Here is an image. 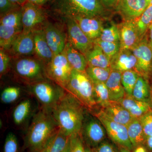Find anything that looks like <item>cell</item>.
I'll return each mask as SVG.
<instances>
[{
    "label": "cell",
    "mask_w": 152,
    "mask_h": 152,
    "mask_svg": "<svg viewBox=\"0 0 152 152\" xmlns=\"http://www.w3.org/2000/svg\"><path fill=\"white\" fill-rule=\"evenodd\" d=\"M70 152H86L80 133L70 136Z\"/></svg>",
    "instance_id": "cell-38"
},
{
    "label": "cell",
    "mask_w": 152,
    "mask_h": 152,
    "mask_svg": "<svg viewBox=\"0 0 152 152\" xmlns=\"http://www.w3.org/2000/svg\"><path fill=\"white\" fill-rule=\"evenodd\" d=\"M145 142L148 148L150 150H152V135L147 137Z\"/></svg>",
    "instance_id": "cell-46"
},
{
    "label": "cell",
    "mask_w": 152,
    "mask_h": 152,
    "mask_svg": "<svg viewBox=\"0 0 152 152\" xmlns=\"http://www.w3.org/2000/svg\"><path fill=\"white\" fill-rule=\"evenodd\" d=\"M64 18L67 29L68 42L75 48L86 56L94 47V41L83 32L74 19Z\"/></svg>",
    "instance_id": "cell-9"
},
{
    "label": "cell",
    "mask_w": 152,
    "mask_h": 152,
    "mask_svg": "<svg viewBox=\"0 0 152 152\" xmlns=\"http://www.w3.org/2000/svg\"><path fill=\"white\" fill-rule=\"evenodd\" d=\"M54 7L63 18H99L105 9L99 0H54Z\"/></svg>",
    "instance_id": "cell-3"
},
{
    "label": "cell",
    "mask_w": 152,
    "mask_h": 152,
    "mask_svg": "<svg viewBox=\"0 0 152 152\" xmlns=\"http://www.w3.org/2000/svg\"><path fill=\"white\" fill-rule=\"evenodd\" d=\"M86 58L88 66L111 68L110 60L104 53L97 44L94 43L93 48L88 53Z\"/></svg>",
    "instance_id": "cell-25"
},
{
    "label": "cell",
    "mask_w": 152,
    "mask_h": 152,
    "mask_svg": "<svg viewBox=\"0 0 152 152\" xmlns=\"http://www.w3.org/2000/svg\"><path fill=\"white\" fill-rule=\"evenodd\" d=\"M132 96L137 100L148 102L150 96V88L146 80L139 76L133 90Z\"/></svg>",
    "instance_id": "cell-31"
},
{
    "label": "cell",
    "mask_w": 152,
    "mask_h": 152,
    "mask_svg": "<svg viewBox=\"0 0 152 152\" xmlns=\"http://www.w3.org/2000/svg\"><path fill=\"white\" fill-rule=\"evenodd\" d=\"M135 150L134 152H146L145 149L143 147L141 146L137 147Z\"/></svg>",
    "instance_id": "cell-49"
},
{
    "label": "cell",
    "mask_w": 152,
    "mask_h": 152,
    "mask_svg": "<svg viewBox=\"0 0 152 152\" xmlns=\"http://www.w3.org/2000/svg\"><path fill=\"white\" fill-rule=\"evenodd\" d=\"M31 152H35V151H31Z\"/></svg>",
    "instance_id": "cell-54"
},
{
    "label": "cell",
    "mask_w": 152,
    "mask_h": 152,
    "mask_svg": "<svg viewBox=\"0 0 152 152\" xmlns=\"http://www.w3.org/2000/svg\"><path fill=\"white\" fill-rule=\"evenodd\" d=\"M14 69L17 75L28 85L45 80L46 76L45 68L41 61L33 58H21L17 60Z\"/></svg>",
    "instance_id": "cell-6"
},
{
    "label": "cell",
    "mask_w": 152,
    "mask_h": 152,
    "mask_svg": "<svg viewBox=\"0 0 152 152\" xmlns=\"http://www.w3.org/2000/svg\"><path fill=\"white\" fill-rule=\"evenodd\" d=\"M70 137L67 136L60 129L47 141L37 152H61L67 145Z\"/></svg>",
    "instance_id": "cell-23"
},
{
    "label": "cell",
    "mask_w": 152,
    "mask_h": 152,
    "mask_svg": "<svg viewBox=\"0 0 152 152\" xmlns=\"http://www.w3.org/2000/svg\"><path fill=\"white\" fill-rule=\"evenodd\" d=\"M59 129L52 110L41 108L33 117L25 139L26 146L31 151L37 152Z\"/></svg>",
    "instance_id": "cell-2"
},
{
    "label": "cell",
    "mask_w": 152,
    "mask_h": 152,
    "mask_svg": "<svg viewBox=\"0 0 152 152\" xmlns=\"http://www.w3.org/2000/svg\"><path fill=\"white\" fill-rule=\"evenodd\" d=\"M99 1L105 8H110L114 7H115L118 2V0H99Z\"/></svg>",
    "instance_id": "cell-44"
},
{
    "label": "cell",
    "mask_w": 152,
    "mask_h": 152,
    "mask_svg": "<svg viewBox=\"0 0 152 152\" xmlns=\"http://www.w3.org/2000/svg\"><path fill=\"white\" fill-rule=\"evenodd\" d=\"M94 99L97 105L104 108L111 103L105 83L92 82Z\"/></svg>",
    "instance_id": "cell-29"
},
{
    "label": "cell",
    "mask_w": 152,
    "mask_h": 152,
    "mask_svg": "<svg viewBox=\"0 0 152 152\" xmlns=\"http://www.w3.org/2000/svg\"><path fill=\"white\" fill-rule=\"evenodd\" d=\"M139 75L134 70L122 72L121 74V83L126 94H132L133 90Z\"/></svg>",
    "instance_id": "cell-34"
},
{
    "label": "cell",
    "mask_w": 152,
    "mask_h": 152,
    "mask_svg": "<svg viewBox=\"0 0 152 152\" xmlns=\"http://www.w3.org/2000/svg\"><path fill=\"white\" fill-rule=\"evenodd\" d=\"M118 27L121 50H131L141 40L135 20H125Z\"/></svg>",
    "instance_id": "cell-14"
},
{
    "label": "cell",
    "mask_w": 152,
    "mask_h": 152,
    "mask_svg": "<svg viewBox=\"0 0 152 152\" xmlns=\"http://www.w3.org/2000/svg\"><path fill=\"white\" fill-rule=\"evenodd\" d=\"M10 50L18 56H29L34 54L33 31H22L15 39Z\"/></svg>",
    "instance_id": "cell-16"
},
{
    "label": "cell",
    "mask_w": 152,
    "mask_h": 152,
    "mask_svg": "<svg viewBox=\"0 0 152 152\" xmlns=\"http://www.w3.org/2000/svg\"><path fill=\"white\" fill-rule=\"evenodd\" d=\"M31 102L27 99L22 101L16 107L13 113L14 123L18 126L22 125L26 121L31 110Z\"/></svg>",
    "instance_id": "cell-28"
},
{
    "label": "cell",
    "mask_w": 152,
    "mask_h": 152,
    "mask_svg": "<svg viewBox=\"0 0 152 152\" xmlns=\"http://www.w3.org/2000/svg\"><path fill=\"white\" fill-rule=\"evenodd\" d=\"M105 131L104 126L98 119L91 117L87 120L84 119L80 133L87 143L96 147L103 141L106 137Z\"/></svg>",
    "instance_id": "cell-12"
},
{
    "label": "cell",
    "mask_w": 152,
    "mask_h": 152,
    "mask_svg": "<svg viewBox=\"0 0 152 152\" xmlns=\"http://www.w3.org/2000/svg\"><path fill=\"white\" fill-rule=\"evenodd\" d=\"M20 94V88L19 87H7L3 90L1 94V101L4 103H12L18 99Z\"/></svg>",
    "instance_id": "cell-37"
},
{
    "label": "cell",
    "mask_w": 152,
    "mask_h": 152,
    "mask_svg": "<svg viewBox=\"0 0 152 152\" xmlns=\"http://www.w3.org/2000/svg\"><path fill=\"white\" fill-rule=\"evenodd\" d=\"M94 152H119L115 147L108 142H102L95 147Z\"/></svg>",
    "instance_id": "cell-43"
},
{
    "label": "cell",
    "mask_w": 152,
    "mask_h": 152,
    "mask_svg": "<svg viewBox=\"0 0 152 152\" xmlns=\"http://www.w3.org/2000/svg\"><path fill=\"white\" fill-rule=\"evenodd\" d=\"M94 115L102 123L109 137L115 143L130 151L134 149L129 138L126 126L114 121L102 110Z\"/></svg>",
    "instance_id": "cell-8"
},
{
    "label": "cell",
    "mask_w": 152,
    "mask_h": 152,
    "mask_svg": "<svg viewBox=\"0 0 152 152\" xmlns=\"http://www.w3.org/2000/svg\"><path fill=\"white\" fill-rule=\"evenodd\" d=\"M111 68L88 66L86 72L92 82L105 83L111 72Z\"/></svg>",
    "instance_id": "cell-33"
},
{
    "label": "cell",
    "mask_w": 152,
    "mask_h": 152,
    "mask_svg": "<svg viewBox=\"0 0 152 152\" xmlns=\"http://www.w3.org/2000/svg\"><path fill=\"white\" fill-rule=\"evenodd\" d=\"M119 152H131L130 150L124 147L119 146Z\"/></svg>",
    "instance_id": "cell-51"
},
{
    "label": "cell",
    "mask_w": 152,
    "mask_h": 152,
    "mask_svg": "<svg viewBox=\"0 0 152 152\" xmlns=\"http://www.w3.org/2000/svg\"><path fill=\"white\" fill-rule=\"evenodd\" d=\"M148 7L149 6L152 5V0H146Z\"/></svg>",
    "instance_id": "cell-52"
},
{
    "label": "cell",
    "mask_w": 152,
    "mask_h": 152,
    "mask_svg": "<svg viewBox=\"0 0 152 152\" xmlns=\"http://www.w3.org/2000/svg\"><path fill=\"white\" fill-rule=\"evenodd\" d=\"M21 13L23 31L40 28L46 22V15L40 6L27 1L21 6Z\"/></svg>",
    "instance_id": "cell-10"
},
{
    "label": "cell",
    "mask_w": 152,
    "mask_h": 152,
    "mask_svg": "<svg viewBox=\"0 0 152 152\" xmlns=\"http://www.w3.org/2000/svg\"><path fill=\"white\" fill-rule=\"evenodd\" d=\"M137 64V58L131 50L121 49L111 61V68L122 72L135 69Z\"/></svg>",
    "instance_id": "cell-18"
},
{
    "label": "cell",
    "mask_w": 152,
    "mask_h": 152,
    "mask_svg": "<svg viewBox=\"0 0 152 152\" xmlns=\"http://www.w3.org/2000/svg\"><path fill=\"white\" fill-rule=\"evenodd\" d=\"M64 89L88 108L92 109L96 105L93 83L86 72L73 69Z\"/></svg>",
    "instance_id": "cell-4"
},
{
    "label": "cell",
    "mask_w": 152,
    "mask_h": 152,
    "mask_svg": "<svg viewBox=\"0 0 152 152\" xmlns=\"http://www.w3.org/2000/svg\"><path fill=\"white\" fill-rule=\"evenodd\" d=\"M18 145L15 135L12 133H9L6 137L4 152H18Z\"/></svg>",
    "instance_id": "cell-39"
},
{
    "label": "cell",
    "mask_w": 152,
    "mask_h": 152,
    "mask_svg": "<svg viewBox=\"0 0 152 152\" xmlns=\"http://www.w3.org/2000/svg\"><path fill=\"white\" fill-rule=\"evenodd\" d=\"M146 139L152 135V114L150 112L140 118Z\"/></svg>",
    "instance_id": "cell-40"
},
{
    "label": "cell",
    "mask_w": 152,
    "mask_h": 152,
    "mask_svg": "<svg viewBox=\"0 0 152 152\" xmlns=\"http://www.w3.org/2000/svg\"></svg>",
    "instance_id": "cell-57"
},
{
    "label": "cell",
    "mask_w": 152,
    "mask_h": 152,
    "mask_svg": "<svg viewBox=\"0 0 152 152\" xmlns=\"http://www.w3.org/2000/svg\"><path fill=\"white\" fill-rule=\"evenodd\" d=\"M118 103L122 106L134 118H140L145 114L149 113L151 110L148 102L137 100L132 95L126 94Z\"/></svg>",
    "instance_id": "cell-21"
},
{
    "label": "cell",
    "mask_w": 152,
    "mask_h": 152,
    "mask_svg": "<svg viewBox=\"0 0 152 152\" xmlns=\"http://www.w3.org/2000/svg\"><path fill=\"white\" fill-rule=\"evenodd\" d=\"M94 42L97 44L104 53L111 61L121 50V44L120 42H106L96 39L94 41Z\"/></svg>",
    "instance_id": "cell-35"
},
{
    "label": "cell",
    "mask_w": 152,
    "mask_h": 152,
    "mask_svg": "<svg viewBox=\"0 0 152 152\" xmlns=\"http://www.w3.org/2000/svg\"><path fill=\"white\" fill-rule=\"evenodd\" d=\"M4 50L2 49L0 50V74L1 77L7 71L10 61V58Z\"/></svg>",
    "instance_id": "cell-41"
},
{
    "label": "cell",
    "mask_w": 152,
    "mask_h": 152,
    "mask_svg": "<svg viewBox=\"0 0 152 152\" xmlns=\"http://www.w3.org/2000/svg\"><path fill=\"white\" fill-rule=\"evenodd\" d=\"M131 51L137 60L134 71L139 75L148 77L152 68V48L148 41L143 38Z\"/></svg>",
    "instance_id": "cell-11"
},
{
    "label": "cell",
    "mask_w": 152,
    "mask_h": 152,
    "mask_svg": "<svg viewBox=\"0 0 152 152\" xmlns=\"http://www.w3.org/2000/svg\"><path fill=\"white\" fill-rule=\"evenodd\" d=\"M23 30L17 28L0 25V47L3 50L11 49L15 39Z\"/></svg>",
    "instance_id": "cell-27"
},
{
    "label": "cell",
    "mask_w": 152,
    "mask_h": 152,
    "mask_svg": "<svg viewBox=\"0 0 152 152\" xmlns=\"http://www.w3.org/2000/svg\"></svg>",
    "instance_id": "cell-56"
},
{
    "label": "cell",
    "mask_w": 152,
    "mask_h": 152,
    "mask_svg": "<svg viewBox=\"0 0 152 152\" xmlns=\"http://www.w3.org/2000/svg\"><path fill=\"white\" fill-rule=\"evenodd\" d=\"M84 107L74 96L66 91L52 109L59 129L67 136L80 133L85 119Z\"/></svg>",
    "instance_id": "cell-1"
},
{
    "label": "cell",
    "mask_w": 152,
    "mask_h": 152,
    "mask_svg": "<svg viewBox=\"0 0 152 152\" xmlns=\"http://www.w3.org/2000/svg\"><path fill=\"white\" fill-rule=\"evenodd\" d=\"M27 1L35 4L36 5L40 6L44 5L45 4L50 1L51 0H27Z\"/></svg>",
    "instance_id": "cell-45"
},
{
    "label": "cell",
    "mask_w": 152,
    "mask_h": 152,
    "mask_svg": "<svg viewBox=\"0 0 152 152\" xmlns=\"http://www.w3.org/2000/svg\"><path fill=\"white\" fill-rule=\"evenodd\" d=\"M100 40L110 42H120V33L118 26L113 24L109 27L104 28L99 37Z\"/></svg>",
    "instance_id": "cell-36"
},
{
    "label": "cell",
    "mask_w": 152,
    "mask_h": 152,
    "mask_svg": "<svg viewBox=\"0 0 152 152\" xmlns=\"http://www.w3.org/2000/svg\"><path fill=\"white\" fill-rule=\"evenodd\" d=\"M70 139L69 142L68 144L66 146L64 149L61 152H70Z\"/></svg>",
    "instance_id": "cell-50"
},
{
    "label": "cell",
    "mask_w": 152,
    "mask_h": 152,
    "mask_svg": "<svg viewBox=\"0 0 152 152\" xmlns=\"http://www.w3.org/2000/svg\"><path fill=\"white\" fill-rule=\"evenodd\" d=\"M30 85V91L41 104V107L52 110L66 91L56 83L43 80Z\"/></svg>",
    "instance_id": "cell-5"
},
{
    "label": "cell",
    "mask_w": 152,
    "mask_h": 152,
    "mask_svg": "<svg viewBox=\"0 0 152 152\" xmlns=\"http://www.w3.org/2000/svg\"><path fill=\"white\" fill-rule=\"evenodd\" d=\"M102 110L114 121L126 126L134 118L127 110L118 103L113 102Z\"/></svg>",
    "instance_id": "cell-22"
},
{
    "label": "cell",
    "mask_w": 152,
    "mask_h": 152,
    "mask_svg": "<svg viewBox=\"0 0 152 152\" xmlns=\"http://www.w3.org/2000/svg\"><path fill=\"white\" fill-rule=\"evenodd\" d=\"M128 135L134 148L141 146L146 140L143 130L139 118H134L127 126Z\"/></svg>",
    "instance_id": "cell-26"
},
{
    "label": "cell",
    "mask_w": 152,
    "mask_h": 152,
    "mask_svg": "<svg viewBox=\"0 0 152 152\" xmlns=\"http://www.w3.org/2000/svg\"><path fill=\"white\" fill-rule=\"evenodd\" d=\"M149 40L148 41L150 46L152 48V25L149 28Z\"/></svg>",
    "instance_id": "cell-48"
},
{
    "label": "cell",
    "mask_w": 152,
    "mask_h": 152,
    "mask_svg": "<svg viewBox=\"0 0 152 152\" xmlns=\"http://www.w3.org/2000/svg\"><path fill=\"white\" fill-rule=\"evenodd\" d=\"M148 7L146 0H121L115 8L125 20H135Z\"/></svg>",
    "instance_id": "cell-15"
},
{
    "label": "cell",
    "mask_w": 152,
    "mask_h": 152,
    "mask_svg": "<svg viewBox=\"0 0 152 152\" xmlns=\"http://www.w3.org/2000/svg\"><path fill=\"white\" fill-rule=\"evenodd\" d=\"M135 22L142 39L152 24V5L149 6L141 15L135 20Z\"/></svg>",
    "instance_id": "cell-32"
},
{
    "label": "cell",
    "mask_w": 152,
    "mask_h": 152,
    "mask_svg": "<svg viewBox=\"0 0 152 152\" xmlns=\"http://www.w3.org/2000/svg\"><path fill=\"white\" fill-rule=\"evenodd\" d=\"M0 25L12 27L23 30L21 7L1 15Z\"/></svg>",
    "instance_id": "cell-30"
},
{
    "label": "cell",
    "mask_w": 152,
    "mask_h": 152,
    "mask_svg": "<svg viewBox=\"0 0 152 152\" xmlns=\"http://www.w3.org/2000/svg\"><path fill=\"white\" fill-rule=\"evenodd\" d=\"M12 2L21 7L27 2V0H10Z\"/></svg>",
    "instance_id": "cell-47"
},
{
    "label": "cell",
    "mask_w": 152,
    "mask_h": 152,
    "mask_svg": "<svg viewBox=\"0 0 152 152\" xmlns=\"http://www.w3.org/2000/svg\"><path fill=\"white\" fill-rule=\"evenodd\" d=\"M83 32L92 40L99 37L103 29V22L98 17H77L72 18Z\"/></svg>",
    "instance_id": "cell-17"
},
{
    "label": "cell",
    "mask_w": 152,
    "mask_h": 152,
    "mask_svg": "<svg viewBox=\"0 0 152 152\" xmlns=\"http://www.w3.org/2000/svg\"><path fill=\"white\" fill-rule=\"evenodd\" d=\"M45 38L54 56L63 53L66 45L62 31L52 23L46 22L42 27Z\"/></svg>",
    "instance_id": "cell-13"
},
{
    "label": "cell",
    "mask_w": 152,
    "mask_h": 152,
    "mask_svg": "<svg viewBox=\"0 0 152 152\" xmlns=\"http://www.w3.org/2000/svg\"><path fill=\"white\" fill-rule=\"evenodd\" d=\"M86 152H93L91 150H90L88 148H86Z\"/></svg>",
    "instance_id": "cell-53"
},
{
    "label": "cell",
    "mask_w": 152,
    "mask_h": 152,
    "mask_svg": "<svg viewBox=\"0 0 152 152\" xmlns=\"http://www.w3.org/2000/svg\"><path fill=\"white\" fill-rule=\"evenodd\" d=\"M45 68L47 77L64 89L73 69L64 53L54 56Z\"/></svg>",
    "instance_id": "cell-7"
},
{
    "label": "cell",
    "mask_w": 152,
    "mask_h": 152,
    "mask_svg": "<svg viewBox=\"0 0 152 152\" xmlns=\"http://www.w3.org/2000/svg\"><path fill=\"white\" fill-rule=\"evenodd\" d=\"M121 72L112 70L108 79L105 83L109 93L110 101L118 102L126 94L121 83Z\"/></svg>",
    "instance_id": "cell-20"
},
{
    "label": "cell",
    "mask_w": 152,
    "mask_h": 152,
    "mask_svg": "<svg viewBox=\"0 0 152 152\" xmlns=\"http://www.w3.org/2000/svg\"><path fill=\"white\" fill-rule=\"evenodd\" d=\"M121 1V0H118V1Z\"/></svg>",
    "instance_id": "cell-55"
},
{
    "label": "cell",
    "mask_w": 152,
    "mask_h": 152,
    "mask_svg": "<svg viewBox=\"0 0 152 152\" xmlns=\"http://www.w3.org/2000/svg\"><path fill=\"white\" fill-rule=\"evenodd\" d=\"M63 53L73 69L79 72H86L88 66L86 58L69 42H67Z\"/></svg>",
    "instance_id": "cell-24"
},
{
    "label": "cell",
    "mask_w": 152,
    "mask_h": 152,
    "mask_svg": "<svg viewBox=\"0 0 152 152\" xmlns=\"http://www.w3.org/2000/svg\"><path fill=\"white\" fill-rule=\"evenodd\" d=\"M20 7H21L20 6L15 4L10 0H0L1 15Z\"/></svg>",
    "instance_id": "cell-42"
},
{
    "label": "cell",
    "mask_w": 152,
    "mask_h": 152,
    "mask_svg": "<svg viewBox=\"0 0 152 152\" xmlns=\"http://www.w3.org/2000/svg\"><path fill=\"white\" fill-rule=\"evenodd\" d=\"M35 53L41 61L46 65L54 56L53 53L49 47L43 31L42 28L33 31Z\"/></svg>",
    "instance_id": "cell-19"
}]
</instances>
